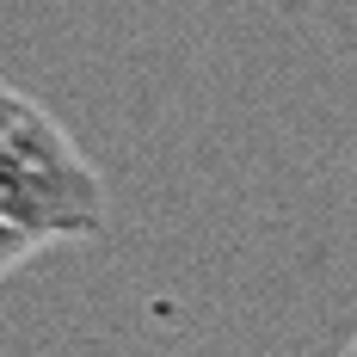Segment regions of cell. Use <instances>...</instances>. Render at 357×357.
Instances as JSON below:
<instances>
[{
    "label": "cell",
    "instance_id": "obj_1",
    "mask_svg": "<svg viewBox=\"0 0 357 357\" xmlns=\"http://www.w3.org/2000/svg\"><path fill=\"white\" fill-rule=\"evenodd\" d=\"M0 222L37 247L105 234V178L50 111L0 80Z\"/></svg>",
    "mask_w": 357,
    "mask_h": 357
},
{
    "label": "cell",
    "instance_id": "obj_2",
    "mask_svg": "<svg viewBox=\"0 0 357 357\" xmlns=\"http://www.w3.org/2000/svg\"><path fill=\"white\" fill-rule=\"evenodd\" d=\"M31 252H37V241L25 234V228H13V222H0V284H6V278H13V271L25 265Z\"/></svg>",
    "mask_w": 357,
    "mask_h": 357
}]
</instances>
